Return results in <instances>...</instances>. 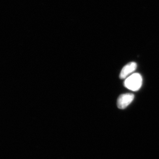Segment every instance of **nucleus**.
Masks as SVG:
<instances>
[{"mask_svg": "<svg viewBox=\"0 0 159 159\" xmlns=\"http://www.w3.org/2000/svg\"><path fill=\"white\" fill-rule=\"evenodd\" d=\"M142 77L138 73L133 74L128 77L124 82V85L132 91H138L142 85Z\"/></svg>", "mask_w": 159, "mask_h": 159, "instance_id": "obj_1", "label": "nucleus"}, {"mask_svg": "<svg viewBox=\"0 0 159 159\" xmlns=\"http://www.w3.org/2000/svg\"><path fill=\"white\" fill-rule=\"evenodd\" d=\"M134 98L133 93H124L121 95L117 99V107L120 109H125L131 104Z\"/></svg>", "mask_w": 159, "mask_h": 159, "instance_id": "obj_2", "label": "nucleus"}, {"mask_svg": "<svg viewBox=\"0 0 159 159\" xmlns=\"http://www.w3.org/2000/svg\"><path fill=\"white\" fill-rule=\"evenodd\" d=\"M137 68V64L135 62H131L124 66L121 70L119 75V78L121 79H124L127 78L130 74L134 71Z\"/></svg>", "mask_w": 159, "mask_h": 159, "instance_id": "obj_3", "label": "nucleus"}]
</instances>
